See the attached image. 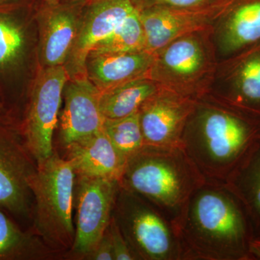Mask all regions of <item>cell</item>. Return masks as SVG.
Listing matches in <instances>:
<instances>
[{
    "mask_svg": "<svg viewBox=\"0 0 260 260\" xmlns=\"http://www.w3.org/2000/svg\"><path fill=\"white\" fill-rule=\"evenodd\" d=\"M135 8L130 0H88L73 49L64 66L69 79L83 78L90 51L109 37Z\"/></svg>",
    "mask_w": 260,
    "mask_h": 260,
    "instance_id": "cell-15",
    "label": "cell"
},
{
    "mask_svg": "<svg viewBox=\"0 0 260 260\" xmlns=\"http://www.w3.org/2000/svg\"><path fill=\"white\" fill-rule=\"evenodd\" d=\"M42 251L38 238L23 231L14 219L0 209V260L34 259Z\"/></svg>",
    "mask_w": 260,
    "mask_h": 260,
    "instance_id": "cell-22",
    "label": "cell"
},
{
    "mask_svg": "<svg viewBox=\"0 0 260 260\" xmlns=\"http://www.w3.org/2000/svg\"><path fill=\"white\" fill-rule=\"evenodd\" d=\"M249 219L224 183L206 181L174 224L182 260L243 259L251 255Z\"/></svg>",
    "mask_w": 260,
    "mask_h": 260,
    "instance_id": "cell-1",
    "label": "cell"
},
{
    "mask_svg": "<svg viewBox=\"0 0 260 260\" xmlns=\"http://www.w3.org/2000/svg\"><path fill=\"white\" fill-rule=\"evenodd\" d=\"M233 1L216 0L197 8H153L138 11L145 49L154 54L177 38L212 28Z\"/></svg>",
    "mask_w": 260,
    "mask_h": 260,
    "instance_id": "cell-13",
    "label": "cell"
},
{
    "mask_svg": "<svg viewBox=\"0 0 260 260\" xmlns=\"http://www.w3.org/2000/svg\"><path fill=\"white\" fill-rule=\"evenodd\" d=\"M10 1V0H0V3H5V2Z\"/></svg>",
    "mask_w": 260,
    "mask_h": 260,
    "instance_id": "cell-30",
    "label": "cell"
},
{
    "mask_svg": "<svg viewBox=\"0 0 260 260\" xmlns=\"http://www.w3.org/2000/svg\"><path fill=\"white\" fill-rule=\"evenodd\" d=\"M0 120L15 121L13 119H12L11 116L8 114L7 111L5 110L4 107H3V104H2L1 103H0Z\"/></svg>",
    "mask_w": 260,
    "mask_h": 260,
    "instance_id": "cell-28",
    "label": "cell"
},
{
    "mask_svg": "<svg viewBox=\"0 0 260 260\" xmlns=\"http://www.w3.org/2000/svg\"><path fill=\"white\" fill-rule=\"evenodd\" d=\"M43 1L46 2L48 3H56L61 1V0H43Z\"/></svg>",
    "mask_w": 260,
    "mask_h": 260,
    "instance_id": "cell-29",
    "label": "cell"
},
{
    "mask_svg": "<svg viewBox=\"0 0 260 260\" xmlns=\"http://www.w3.org/2000/svg\"><path fill=\"white\" fill-rule=\"evenodd\" d=\"M206 181L181 147L144 145L126 161L119 185L146 200L174 225Z\"/></svg>",
    "mask_w": 260,
    "mask_h": 260,
    "instance_id": "cell-3",
    "label": "cell"
},
{
    "mask_svg": "<svg viewBox=\"0 0 260 260\" xmlns=\"http://www.w3.org/2000/svg\"><path fill=\"white\" fill-rule=\"evenodd\" d=\"M119 186L114 179L77 176L76 225L70 249L75 255L87 257L107 232Z\"/></svg>",
    "mask_w": 260,
    "mask_h": 260,
    "instance_id": "cell-10",
    "label": "cell"
},
{
    "mask_svg": "<svg viewBox=\"0 0 260 260\" xmlns=\"http://www.w3.org/2000/svg\"><path fill=\"white\" fill-rule=\"evenodd\" d=\"M87 259L94 260H113L114 252L112 241L108 229L100 242L95 246L93 251L87 256Z\"/></svg>",
    "mask_w": 260,
    "mask_h": 260,
    "instance_id": "cell-27",
    "label": "cell"
},
{
    "mask_svg": "<svg viewBox=\"0 0 260 260\" xmlns=\"http://www.w3.org/2000/svg\"><path fill=\"white\" fill-rule=\"evenodd\" d=\"M138 11L153 8H191L213 3L216 0H130Z\"/></svg>",
    "mask_w": 260,
    "mask_h": 260,
    "instance_id": "cell-25",
    "label": "cell"
},
{
    "mask_svg": "<svg viewBox=\"0 0 260 260\" xmlns=\"http://www.w3.org/2000/svg\"><path fill=\"white\" fill-rule=\"evenodd\" d=\"M75 181L76 173L71 162L61 158L56 151L37 162L30 184L34 232L55 250L71 249L74 242Z\"/></svg>",
    "mask_w": 260,
    "mask_h": 260,
    "instance_id": "cell-5",
    "label": "cell"
},
{
    "mask_svg": "<svg viewBox=\"0 0 260 260\" xmlns=\"http://www.w3.org/2000/svg\"><path fill=\"white\" fill-rule=\"evenodd\" d=\"M68 79L64 66L60 65L38 68L32 80L20 129L37 164L54 153L53 137Z\"/></svg>",
    "mask_w": 260,
    "mask_h": 260,
    "instance_id": "cell-8",
    "label": "cell"
},
{
    "mask_svg": "<svg viewBox=\"0 0 260 260\" xmlns=\"http://www.w3.org/2000/svg\"><path fill=\"white\" fill-rule=\"evenodd\" d=\"M257 140L243 113L203 98L186 123L181 148L207 181L224 183Z\"/></svg>",
    "mask_w": 260,
    "mask_h": 260,
    "instance_id": "cell-2",
    "label": "cell"
},
{
    "mask_svg": "<svg viewBox=\"0 0 260 260\" xmlns=\"http://www.w3.org/2000/svg\"><path fill=\"white\" fill-rule=\"evenodd\" d=\"M237 197L253 228L260 232V140H257L224 182Z\"/></svg>",
    "mask_w": 260,
    "mask_h": 260,
    "instance_id": "cell-20",
    "label": "cell"
},
{
    "mask_svg": "<svg viewBox=\"0 0 260 260\" xmlns=\"http://www.w3.org/2000/svg\"><path fill=\"white\" fill-rule=\"evenodd\" d=\"M146 50L139 13L135 9L90 52L125 53Z\"/></svg>",
    "mask_w": 260,
    "mask_h": 260,
    "instance_id": "cell-23",
    "label": "cell"
},
{
    "mask_svg": "<svg viewBox=\"0 0 260 260\" xmlns=\"http://www.w3.org/2000/svg\"><path fill=\"white\" fill-rule=\"evenodd\" d=\"M218 61L260 42V0H234L212 28Z\"/></svg>",
    "mask_w": 260,
    "mask_h": 260,
    "instance_id": "cell-17",
    "label": "cell"
},
{
    "mask_svg": "<svg viewBox=\"0 0 260 260\" xmlns=\"http://www.w3.org/2000/svg\"><path fill=\"white\" fill-rule=\"evenodd\" d=\"M212 28L177 38L155 51L148 78L194 100L206 96L218 64Z\"/></svg>",
    "mask_w": 260,
    "mask_h": 260,
    "instance_id": "cell-6",
    "label": "cell"
},
{
    "mask_svg": "<svg viewBox=\"0 0 260 260\" xmlns=\"http://www.w3.org/2000/svg\"><path fill=\"white\" fill-rule=\"evenodd\" d=\"M103 129L126 161L144 147L139 112L117 119H104Z\"/></svg>",
    "mask_w": 260,
    "mask_h": 260,
    "instance_id": "cell-24",
    "label": "cell"
},
{
    "mask_svg": "<svg viewBox=\"0 0 260 260\" xmlns=\"http://www.w3.org/2000/svg\"><path fill=\"white\" fill-rule=\"evenodd\" d=\"M154 56L147 50L90 52L85 61V75L102 93L131 80L148 78Z\"/></svg>",
    "mask_w": 260,
    "mask_h": 260,
    "instance_id": "cell-18",
    "label": "cell"
},
{
    "mask_svg": "<svg viewBox=\"0 0 260 260\" xmlns=\"http://www.w3.org/2000/svg\"><path fill=\"white\" fill-rule=\"evenodd\" d=\"M37 171L20 126L0 120V209L13 218L31 217L34 200L30 184Z\"/></svg>",
    "mask_w": 260,
    "mask_h": 260,
    "instance_id": "cell-9",
    "label": "cell"
},
{
    "mask_svg": "<svg viewBox=\"0 0 260 260\" xmlns=\"http://www.w3.org/2000/svg\"><path fill=\"white\" fill-rule=\"evenodd\" d=\"M101 92L87 78L68 79L63 89L64 109L59 118V137L64 147L103 129Z\"/></svg>",
    "mask_w": 260,
    "mask_h": 260,
    "instance_id": "cell-16",
    "label": "cell"
},
{
    "mask_svg": "<svg viewBox=\"0 0 260 260\" xmlns=\"http://www.w3.org/2000/svg\"><path fill=\"white\" fill-rule=\"evenodd\" d=\"M37 5L35 0L0 3V103L17 121L23 116L34 66L39 64Z\"/></svg>",
    "mask_w": 260,
    "mask_h": 260,
    "instance_id": "cell-4",
    "label": "cell"
},
{
    "mask_svg": "<svg viewBox=\"0 0 260 260\" xmlns=\"http://www.w3.org/2000/svg\"><path fill=\"white\" fill-rule=\"evenodd\" d=\"M67 159L77 176L120 181L126 160L117 151L104 129L68 146Z\"/></svg>",
    "mask_w": 260,
    "mask_h": 260,
    "instance_id": "cell-19",
    "label": "cell"
},
{
    "mask_svg": "<svg viewBox=\"0 0 260 260\" xmlns=\"http://www.w3.org/2000/svg\"><path fill=\"white\" fill-rule=\"evenodd\" d=\"M86 1H88V0H86Z\"/></svg>",
    "mask_w": 260,
    "mask_h": 260,
    "instance_id": "cell-31",
    "label": "cell"
},
{
    "mask_svg": "<svg viewBox=\"0 0 260 260\" xmlns=\"http://www.w3.org/2000/svg\"><path fill=\"white\" fill-rule=\"evenodd\" d=\"M113 216L136 259L182 260L172 222L146 200L119 186Z\"/></svg>",
    "mask_w": 260,
    "mask_h": 260,
    "instance_id": "cell-7",
    "label": "cell"
},
{
    "mask_svg": "<svg viewBox=\"0 0 260 260\" xmlns=\"http://www.w3.org/2000/svg\"><path fill=\"white\" fill-rule=\"evenodd\" d=\"M218 61L206 96L245 114L260 112V44Z\"/></svg>",
    "mask_w": 260,
    "mask_h": 260,
    "instance_id": "cell-11",
    "label": "cell"
},
{
    "mask_svg": "<svg viewBox=\"0 0 260 260\" xmlns=\"http://www.w3.org/2000/svg\"><path fill=\"white\" fill-rule=\"evenodd\" d=\"M159 87L156 82L144 78L131 80L102 92L99 106L103 116L104 119H117L134 114Z\"/></svg>",
    "mask_w": 260,
    "mask_h": 260,
    "instance_id": "cell-21",
    "label": "cell"
},
{
    "mask_svg": "<svg viewBox=\"0 0 260 260\" xmlns=\"http://www.w3.org/2000/svg\"><path fill=\"white\" fill-rule=\"evenodd\" d=\"M108 231L112 241L114 259L115 260L136 259L113 215L110 224L108 227Z\"/></svg>",
    "mask_w": 260,
    "mask_h": 260,
    "instance_id": "cell-26",
    "label": "cell"
},
{
    "mask_svg": "<svg viewBox=\"0 0 260 260\" xmlns=\"http://www.w3.org/2000/svg\"><path fill=\"white\" fill-rule=\"evenodd\" d=\"M86 0L37 5L39 68L64 66L78 35Z\"/></svg>",
    "mask_w": 260,
    "mask_h": 260,
    "instance_id": "cell-12",
    "label": "cell"
},
{
    "mask_svg": "<svg viewBox=\"0 0 260 260\" xmlns=\"http://www.w3.org/2000/svg\"><path fill=\"white\" fill-rule=\"evenodd\" d=\"M198 101L159 87L138 110L145 145L181 147L186 123Z\"/></svg>",
    "mask_w": 260,
    "mask_h": 260,
    "instance_id": "cell-14",
    "label": "cell"
}]
</instances>
